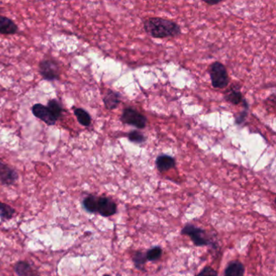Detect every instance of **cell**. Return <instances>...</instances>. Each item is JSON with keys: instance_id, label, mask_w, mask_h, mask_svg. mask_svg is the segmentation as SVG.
<instances>
[{"instance_id": "obj_1", "label": "cell", "mask_w": 276, "mask_h": 276, "mask_svg": "<svg viewBox=\"0 0 276 276\" xmlns=\"http://www.w3.org/2000/svg\"><path fill=\"white\" fill-rule=\"evenodd\" d=\"M145 32L153 38L175 37L181 34V28L176 22L161 17H149L144 19Z\"/></svg>"}, {"instance_id": "obj_2", "label": "cell", "mask_w": 276, "mask_h": 276, "mask_svg": "<svg viewBox=\"0 0 276 276\" xmlns=\"http://www.w3.org/2000/svg\"><path fill=\"white\" fill-rule=\"evenodd\" d=\"M209 75L215 89H223L229 85V78L226 67L220 62L217 61L210 65Z\"/></svg>"}, {"instance_id": "obj_3", "label": "cell", "mask_w": 276, "mask_h": 276, "mask_svg": "<svg viewBox=\"0 0 276 276\" xmlns=\"http://www.w3.org/2000/svg\"><path fill=\"white\" fill-rule=\"evenodd\" d=\"M181 235L189 236L196 246H211L212 241L208 238L205 230L191 224H187L181 229Z\"/></svg>"}, {"instance_id": "obj_4", "label": "cell", "mask_w": 276, "mask_h": 276, "mask_svg": "<svg viewBox=\"0 0 276 276\" xmlns=\"http://www.w3.org/2000/svg\"><path fill=\"white\" fill-rule=\"evenodd\" d=\"M120 119L124 124L132 126L138 129H144L147 126V118L132 107H128L123 110Z\"/></svg>"}, {"instance_id": "obj_5", "label": "cell", "mask_w": 276, "mask_h": 276, "mask_svg": "<svg viewBox=\"0 0 276 276\" xmlns=\"http://www.w3.org/2000/svg\"><path fill=\"white\" fill-rule=\"evenodd\" d=\"M39 71L45 80L54 81L59 79L60 72L58 63L54 60L45 59L39 63Z\"/></svg>"}, {"instance_id": "obj_6", "label": "cell", "mask_w": 276, "mask_h": 276, "mask_svg": "<svg viewBox=\"0 0 276 276\" xmlns=\"http://www.w3.org/2000/svg\"><path fill=\"white\" fill-rule=\"evenodd\" d=\"M116 203L109 197H98L97 200V212L104 217H110L116 214Z\"/></svg>"}, {"instance_id": "obj_7", "label": "cell", "mask_w": 276, "mask_h": 276, "mask_svg": "<svg viewBox=\"0 0 276 276\" xmlns=\"http://www.w3.org/2000/svg\"><path fill=\"white\" fill-rule=\"evenodd\" d=\"M19 178L17 172L7 165L0 161V184L3 186H11L15 184Z\"/></svg>"}, {"instance_id": "obj_8", "label": "cell", "mask_w": 276, "mask_h": 276, "mask_svg": "<svg viewBox=\"0 0 276 276\" xmlns=\"http://www.w3.org/2000/svg\"><path fill=\"white\" fill-rule=\"evenodd\" d=\"M32 112L36 118L46 123L47 125H55V123L58 121L54 118V115H52V113L47 108V106H43L41 104H36L32 106Z\"/></svg>"}, {"instance_id": "obj_9", "label": "cell", "mask_w": 276, "mask_h": 276, "mask_svg": "<svg viewBox=\"0 0 276 276\" xmlns=\"http://www.w3.org/2000/svg\"><path fill=\"white\" fill-rule=\"evenodd\" d=\"M155 165L158 171L160 173H165L167 171L170 170L176 166V160L173 156L161 154L158 155L155 160Z\"/></svg>"}, {"instance_id": "obj_10", "label": "cell", "mask_w": 276, "mask_h": 276, "mask_svg": "<svg viewBox=\"0 0 276 276\" xmlns=\"http://www.w3.org/2000/svg\"><path fill=\"white\" fill-rule=\"evenodd\" d=\"M14 270L18 276H40L37 270L26 261L17 262L14 266Z\"/></svg>"}, {"instance_id": "obj_11", "label": "cell", "mask_w": 276, "mask_h": 276, "mask_svg": "<svg viewBox=\"0 0 276 276\" xmlns=\"http://www.w3.org/2000/svg\"><path fill=\"white\" fill-rule=\"evenodd\" d=\"M120 94L115 91L107 90L106 95L103 97V102L106 108L108 110H115L121 103Z\"/></svg>"}, {"instance_id": "obj_12", "label": "cell", "mask_w": 276, "mask_h": 276, "mask_svg": "<svg viewBox=\"0 0 276 276\" xmlns=\"http://www.w3.org/2000/svg\"><path fill=\"white\" fill-rule=\"evenodd\" d=\"M18 27L11 19L0 15V33L5 35H12L16 33Z\"/></svg>"}, {"instance_id": "obj_13", "label": "cell", "mask_w": 276, "mask_h": 276, "mask_svg": "<svg viewBox=\"0 0 276 276\" xmlns=\"http://www.w3.org/2000/svg\"><path fill=\"white\" fill-rule=\"evenodd\" d=\"M245 266L238 260H234L229 263L225 270V276H244Z\"/></svg>"}, {"instance_id": "obj_14", "label": "cell", "mask_w": 276, "mask_h": 276, "mask_svg": "<svg viewBox=\"0 0 276 276\" xmlns=\"http://www.w3.org/2000/svg\"><path fill=\"white\" fill-rule=\"evenodd\" d=\"M97 200H98V197L93 195V194L87 196L83 200V206H84V209L90 213H97Z\"/></svg>"}, {"instance_id": "obj_15", "label": "cell", "mask_w": 276, "mask_h": 276, "mask_svg": "<svg viewBox=\"0 0 276 276\" xmlns=\"http://www.w3.org/2000/svg\"><path fill=\"white\" fill-rule=\"evenodd\" d=\"M74 113H75L78 122L81 125L84 126V127H89L91 125L92 119H91L90 115H89V113L87 112L86 110H84V109L77 108L75 110Z\"/></svg>"}, {"instance_id": "obj_16", "label": "cell", "mask_w": 276, "mask_h": 276, "mask_svg": "<svg viewBox=\"0 0 276 276\" xmlns=\"http://www.w3.org/2000/svg\"><path fill=\"white\" fill-rule=\"evenodd\" d=\"M132 260H133V264L136 269L144 271V266L147 261L144 253H142L140 251H136L133 255V258H132Z\"/></svg>"}, {"instance_id": "obj_17", "label": "cell", "mask_w": 276, "mask_h": 276, "mask_svg": "<svg viewBox=\"0 0 276 276\" xmlns=\"http://www.w3.org/2000/svg\"><path fill=\"white\" fill-rule=\"evenodd\" d=\"M225 99L226 100L227 102L233 104V105H235V106H238L244 101L242 93L239 90H234V89L229 90L228 94L225 96Z\"/></svg>"}, {"instance_id": "obj_18", "label": "cell", "mask_w": 276, "mask_h": 276, "mask_svg": "<svg viewBox=\"0 0 276 276\" xmlns=\"http://www.w3.org/2000/svg\"><path fill=\"white\" fill-rule=\"evenodd\" d=\"M47 108L50 110V112L52 113V115H54V118L58 120V119H60L62 116V114L63 112V108L62 105H61L58 101L56 100L52 99L49 101L47 105Z\"/></svg>"}, {"instance_id": "obj_19", "label": "cell", "mask_w": 276, "mask_h": 276, "mask_svg": "<svg viewBox=\"0 0 276 276\" xmlns=\"http://www.w3.org/2000/svg\"><path fill=\"white\" fill-rule=\"evenodd\" d=\"M162 254H163V251H162L161 247L157 246L149 249L145 255H146L147 261L156 262L161 258Z\"/></svg>"}, {"instance_id": "obj_20", "label": "cell", "mask_w": 276, "mask_h": 276, "mask_svg": "<svg viewBox=\"0 0 276 276\" xmlns=\"http://www.w3.org/2000/svg\"><path fill=\"white\" fill-rule=\"evenodd\" d=\"M15 213V210L6 203H0V218L2 220H10Z\"/></svg>"}, {"instance_id": "obj_21", "label": "cell", "mask_w": 276, "mask_h": 276, "mask_svg": "<svg viewBox=\"0 0 276 276\" xmlns=\"http://www.w3.org/2000/svg\"><path fill=\"white\" fill-rule=\"evenodd\" d=\"M128 138L131 142L135 143H142L146 141L145 136L138 131H132L128 133Z\"/></svg>"}, {"instance_id": "obj_22", "label": "cell", "mask_w": 276, "mask_h": 276, "mask_svg": "<svg viewBox=\"0 0 276 276\" xmlns=\"http://www.w3.org/2000/svg\"><path fill=\"white\" fill-rule=\"evenodd\" d=\"M196 276H218V272L211 267H205Z\"/></svg>"}, {"instance_id": "obj_23", "label": "cell", "mask_w": 276, "mask_h": 276, "mask_svg": "<svg viewBox=\"0 0 276 276\" xmlns=\"http://www.w3.org/2000/svg\"><path fill=\"white\" fill-rule=\"evenodd\" d=\"M247 115H248V109H245L242 113H240L239 115L236 117V124L241 125V124L244 123Z\"/></svg>"}, {"instance_id": "obj_24", "label": "cell", "mask_w": 276, "mask_h": 276, "mask_svg": "<svg viewBox=\"0 0 276 276\" xmlns=\"http://www.w3.org/2000/svg\"><path fill=\"white\" fill-rule=\"evenodd\" d=\"M204 2H205L207 4L212 5V6H213V5L218 4L220 1H204Z\"/></svg>"}, {"instance_id": "obj_25", "label": "cell", "mask_w": 276, "mask_h": 276, "mask_svg": "<svg viewBox=\"0 0 276 276\" xmlns=\"http://www.w3.org/2000/svg\"><path fill=\"white\" fill-rule=\"evenodd\" d=\"M103 276H110V275H104Z\"/></svg>"}, {"instance_id": "obj_26", "label": "cell", "mask_w": 276, "mask_h": 276, "mask_svg": "<svg viewBox=\"0 0 276 276\" xmlns=\"http://www.w3.org/2000/svg\"></svg>"}]
</instances>
